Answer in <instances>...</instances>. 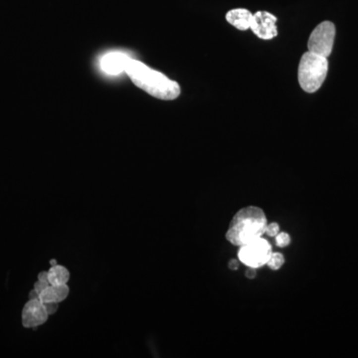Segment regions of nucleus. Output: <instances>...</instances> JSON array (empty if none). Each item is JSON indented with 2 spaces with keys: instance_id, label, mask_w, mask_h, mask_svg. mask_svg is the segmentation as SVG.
<instances>
[{
  "instance_id": "nucleus-1",
  "label": "nucleus",
  "mask_w": 358,
  "mask_h": 358,
  "mask_svg": "<svg viewBox=\"0 0 358 358\" xmlns=\"http://www.w3.org/2000/svg\"><path fill=\"white\" fill-rule=\"evenodd\" d=\"M125 74L136 87L154 98L171 101L180 95V87L175 81L132 58L128 62Z\"/></svg>"
},
{
  "instance_id": "nucleus-2",
  "label": "nucleus",
  "mask_w": 358,
  "mask_h": 358,
  "mask_svg": "<svg viewBox=\"0 0 358 358\" xmlns=\"http://www.w3.org/2000/svg\"><path fill=\"white\" fill-rule=\"evenodd\" d=\"M267 225V217L263 209L257 206L244 207L234 215L226 239L232 245L241 247L263 237Z\"/></svg>"
},
{
  "instance_id": "nucleus-3",
  "label": "nucleus",
  "mask_w": 358,
  "mask_h": 358,
  "mask_svg": "<svg viewBox=\"0 0 358 358\" xmlns=\"http://www.w3.org/2000/svg\"><path fill=\"white\" fill-rule=\"evenodd\" d=\"M328 72L327 58L305 52L298 65V83L300 88L306 93L316 92L323 84Z\"/></svg>"
},
{
  "instance_id": "nucleus-4",
  "label": "nucleus",
  "mask_w": 358,
  "mask_h": 358,
  "mask_svg": "<svg viewBox=\"0 0 358 358\" xmlns=\"http://www.w3.org/2000/svg\"><path fill=\"white\" fill-rule=\"evenodd\" d=\"M239 248V261L247 267L256 269L267 265L273 253L271 244L263 237L247 243Z\"/></svg>"
},
{
  "instance_id": "nucleus-5",
  "label": "nucleus",
  "mask_w": 358,
  "mask_h": 358,
  "mask_svg": "<svg viewBox=\"0 0 358 358\" xmlns=\"http://www.w3.org/2000/svg\"><path fill=\"white\" fill-rule=\"evenodd\" d=\"M335 38V26L330 21H323L311 32L307 47L308 51L328 58L332 52Z\"/></svg>"
},
{
  "instance_id": "nucleus-6",
  "label": "nucleus",
  "mask_w": 358,
  "mask_h": 358,
  "mask_svg": "<svg viewBox=\"0 0 358 358\" xmlns=\"http://www.w3.org/2000/svg\"><path fill=\"white\" fill-rule=\"evenodd\" d=\"M131 57L122 51H111L105 53L99 59V68L107 76L117 77L126 71Z\"/></svg>"
},
{
  "instance_id": "nucleus-7",
  "label": "nucleus",
  "mask_w": 358,
  "mask_h": 358,
  "mask_svg": "<svg viewBox=\"0 0 358 358\" xmlns=\"http://www.w3.org/2000/svg\"><path fill=\"white\" fill-rule=\"evenodd\" d=\"M277 17L267 11H258L253 14L250 28L263 40H271L278 35L276 26Z\"/></svg>"
},
{
  "instance_id": "nucleus-8",
  "label": "nucleus",
  "mask_w": 358,
  "mask_h": 358,
  "mask_svg": "<svg viewBox=\"0 0 358 358\" xmlns=\"http://www.w3.org/2000/svg\"><path fill=\"white\" fill-rule=\"evenodd\" d=\"M48 315L43 302L39 298H33L23 308L22 322L25 327H36L46 322Z\"/></svg>"
},
{
  "instance_id": "nucleus-9",
  "label": "nucleus",
  "mask_w": 358,
  "mask_h": 358,
  "mask_svg": "<svg viewBox=\"0 0 358 358\" xmlns=\"http://www.w3.org/2000/svg\"><path fill=\"white\" fill-rule=\"evenodd\" d=\"M253 14L245 8H236L228 11L226 20L239 30L245 31L250 28Z\"/></svg>"
},
{
  "instance_id": "nucleus-10",
  "label": "nucleus",
  "mask_w": 358,
  "mask_h": 358,
  "mask_svg": "<svg viewBox=\"0 0 358 358\" xmlns=\"http://www.w3.org/2000/svg\"><path fill=\"white\" fill-rule=\"evenodd\" d=\"M70 279L69 271L60 265H55L48 271V281L50 285H62L67 284Z\"/></svg>"
},
{
  "instance_id": "nucleus-11",
  "label": "nucleus",
  "mask_w": 358,
  "mask_h": 358,
  "mask_svg": "<svg viewBox=\"0 0 358 358\" xmlns=\"http://www.w3.org/2000/svg\"><path fill=\"white\" fill-rule=\"evenodd\" d=\"M284 264H285V257L283 254H281L279 252L272 253V255L267 263L268 267L273 271L280 270Z\"/></svg>"
},
{
  "instance_id": "nucleus-12",
  "label": "nucleus",
  "mask_w": 358,
  "mask_h": 358,
  "mask_svg": "<svg viewBox=\"0 0 358 358\" xmlns=\"http://www.w3.org/2000/svg\"><path fill=\"white\" fill-rule=\"evenodd\" d=\"M54 286V285H53ZM57 298H58V301H63L69 295V287L67 286V284H62V285H56L54 286Z\"/></svg>"
},
{
  "instance_id": "nucleus-13",
  "label": "nucleus",
  "mask_w": 358,
  "mask_h": 358,
  "mask_svg": "<svg viewBox=\"0 0 358 358\" xmlns=\"http://www.w3.org/2000/svg\"><path fill=\"white\" fill-rule=\"evenodd\" d=\"M291 244V237L288 233L280 232L276 236V245L280 248H286Z\"/></svg>"
},
{
  "instance_id": "nucleus-14",
  "label": "nucleus",
  "mask_w": 358,
  "mask_h": 358,
  "mask_svg": "<svg viewBox=\"0 0 358 358\" xmlns=\"http://www.w3.org/2000/svg\"><path fill=\"white\" fill-rule=\"evenodd\" d=\"M279 233H280V225L278 223L273 222V223L267 225L265 234H267L270 237H276Z\"/></svg>"
},
{
  "instance_id": "nucleus-15",
  "label": "nucleus",
  "mask_w": 358,
  "mask_h": 358,
  "mask_svg": "<svg viewBox=\"0 0 358 358\" xmlns=\"http://www.w3.org/2000/svg\"><path fill=\"white\" fill-rule=\"evenodd\" d=\"M44 304V307L47 311V313L50 315V314H54L57 309H58V306H59V302L57 301H49V302H43Z\"/></svg>"
},
{
  "instance_id": "nucleus-16",
  "label": "nucleus",
  "mask_w": 358,
  "mask_h": 358,
  "mask_svg": "<svg viewBox=\"0 0 358 358\" xmlns=\"http://www.w3.org/2000/svg\"><path fill=\"white\" fill-rule=\"evenodd\" d=\"M49 285H50L49 282H43V281H39V280H38V282H37V283L35 284V286H34V290L40 295V293H42Z\"/></svg>"
},
{
  "instance_id": "nucleus-17",
  "label": "nucleus",
  "mask_w": 358,
  "mask_h": 358,
  "mask_svg": "<svg viewBox=\"0 0 358 358\" xmlns=\"http://www.w3.org/2000/svg\"><path fill=\"white\" fill-rule=\"evenodd\" d=\"M245 276L246 278L248 279H255L256 276H257V272H256V268H252V267H249L245 273Z\"/></svg>"
},
{
  "instance_id": "nucleus-18",
  "label": "nucleus",
  "mask_w": 358,
  "mask_h": 358,
  "mask_svg": "<svg viewBox=\"0 0 358 358\" xmlns=\"http://www.w3.org/2000/svg\"><path fill=\"white\" fill-rule=\"evenodd\" d=\"M238 267H239V261H238V260L233 259V260L229 261V263H228V268H229L230 270L235 271V270L238 269Z\"/></svg>"
},
{
  "instance_id": "nucleus-19",
  "label": "nucleus",
  "mask_w": 358,
  "mask_h": 358,
  "mask_svg": "<svg viewBox=\"0 0 358 358\" xmlns=\"http://www.w3.org/2000/svg\"><path fill=\"white\" fill-rule=\"evenodd\" d=\"M38 280L39 281H43V282H49L48 281V272H41L38 275ZM50 284V283H49Z\"/></svg>"
},
{
  "instance_id": "nucleus-20",
  "label": "nucleus",
  "mask_w": 358,
  "mask_h": 358,
  "mask_svg": "<svg viewBox=\"0 0 358 358\" xmlns=\"http://www.w3.org/2000/svg\"><path fill=\"white\" fill-rule=\"evenodd\" d=\"M29 298H30V299H33V298H39V294H38L35 290H33V291H31V292H30V294H29Z\"/></svg>"
},
{
  "instance_id": "nucleus-21",
  "label": "nucleus",
  "mask_w": 358,
  "mask_h": 358,
  "mask_svg": "<svg viewBox=\"0 0 358 358\" xmlns=\"http://www.w3.org/2000/svg\"><path fill=\"white\" fill-rule=\"evenodd\" d=\"M50 264H51V266H55V265H57V262H56V260H52L50 262Z\"/></svg>"
}]
</instances>
